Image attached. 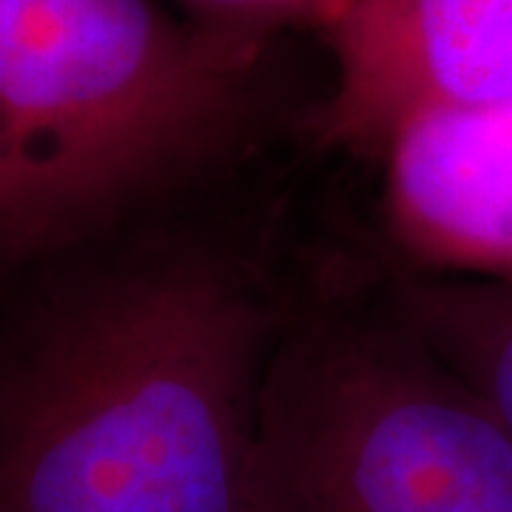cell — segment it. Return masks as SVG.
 Returning <instances> with one entry per match:
<instances>
[{"mask_svg": "<svg viewBox=\"0 0 512 512\" xmlns=\"http://www.w3.org/2000/svg\"><path fill=\"white\" fill-rule=\"evenodd\" d=\"M262 319L171 268L69 313L0 407V512H245Z\"/></svg>", "mask_w": 512, "mask_h": 512, "instance_id": "obj_1", "label": "cell"}, {"mask_svg": "<svg viewBox=\"0 0 512 512\" xmlns=\"http://www.w3.org/2000/svg\"><path fill=\"white\" fill-rule=\"evenodd\" d=\"M245 49L151 0H0V259L191 163L231 117Z\"/></svg>", "mask_w": 512, "mask_h": 512, "instance_id": "obj_2", "label": "cell"}, {"mask_svg": "<svg viewBox=\"0 0 512 512\" xmlns=\"http://www.w3.org/2000/svg\"><path fill=\"white\" fill-rule=\"evenodd\" d=\"M245 512H512V433L407 325L305 330L262 373Z\"/></svg>", "mask_w": 512, "mask_h": 512, "instance_id": "obj_3", "label": "cell"}, {"mask_svg": "<svg viewBox=\"0 0 512 512\" xmlns=\"http://www.w3.org/2000/svg\"><path fill=\"white\" fill-rule=\"evenodd\" d=\"M328 32V143L384 151L421 111L512 100V0H348Z\"/></svg>", "mask_w": 512, "mask_h": 512, "instance_id": "obj_4", "label": "cell"}, {"mask_svg": "<svg viewBox=\"0 0 512 512\" xmlns=\"http://www.w3.org/2000/svg\"><path fill=\"white\" fill-rule=\"evenodd\" d=\"M384 154L404 242L441 268L512 282V100L421 111Z\"/></svg>", "mask_w": 512, "mask_h": 512, "instance_id": "obj_5", "label": "cell"}, {"mask_svg": "<svg viewBox=\"0 0 512 512\" xmlns=\"http://www.w3.org/2000/svg\"><path fill=\"white\" fill-rule=\"evenodd\" d=\"M407 328L487 402L512 433V282L464 279L404 296Z\"/></svg>", "mask_w": 512, "mask_h": 512, "instance_id": "obj_6", "label": "cell"}, {"mask_svg": "<svg viewBox=\"0 0 512 512\" xmlns=\"http://www.w3.org/2000/svg\"><path fill=\"white\" fill-rule=\"evenodd\" d=\"M208 18L211 32L251 46L256 32L293 20H330L342 12L348 0H188Z\"/></svg>", "mask_w": 512, "mask_h": 512, "instance_id": "obj_7", "label": "cell"}]
</instances>
